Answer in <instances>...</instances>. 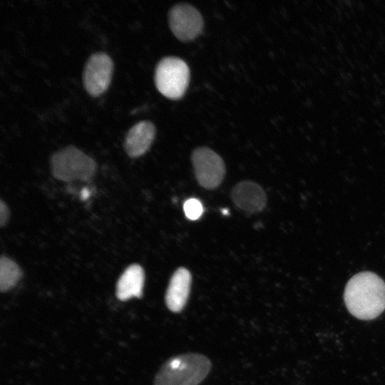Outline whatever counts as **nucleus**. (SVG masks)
Segmentation results:
<instances>
[{
  "label": "nucleus",
  "mask_w": 385,
  "mask_h": 385,
  "mask_svg": "<svg viewBox=\"0 0 385 385\" xmlns=\"http://www.w3.org/2000/svg\"><path fill=\"white\" fill-rule=\"evenodd\" d=\"M145 280L143 267L138 264L128 266L123 272L116 284V296L121 301L132 297H140Z\"/></svg>",
  "instance_id": "9b49d317"
},
{
  "label": "nucleus",
  "mask_w": 385,
  "mask_h": 385,
  "mask_svg": "<svg viewBox=\"0 0 385 385\" xmlns=\"http://www.w3.org/2000/svg\"><path fill=\"white\" fill-rule=\"evenodd\" d=\"M211 368L210 359L200 354H185L168 359L157 373L154 385H198Z\"/></svg>",
  "instance_id": "f03ea898"
},
{
  "label": "nucleus",
  "mask_w": 385,
  "mask_h": 385,
  "mask_svg": "<svg viewBox=\"0 0 385 385\" xmlns=\"http://www.w3.org/2000/svg\"><path fill=\"white\" fill-rule=\"evenodd\" d=\"M344 300L348 311L356 318L375 319L385 309V282L374 272H359L348 281Z\"/></svg>",
  "instance_id": "f257e3e1"
},
{
  "label": "nucleus",
  "mask_w": 385,
  "mask_h": 385,
  "mask_svg": "<svg viewBox=\"0 0 385 385\" xmlns=\"http://www.w3.org/2000/svg\"><path fill=\"white\" fill-rule=\"evenodd\" d=\"M9 210L6 204L2 200H0V225L5 226L9 219Z\"/></svg>",
  "instance_id": "4468645a"
},
{
  "label": "nucleus",
  "mask_w": 385,
  "mask_h": 385,
  "mask_svg": "<svg viewBox=\"0 0 385 385\" xmlns=\"http://www.w3.org/2000/svg\"><path fill=\"white\" fill-rule=\"evenodd\" d=\"M20 267L11 259L1 256L0 258V289L5 292L16 285L22 277Z\"/></svg>",
  "instance_id": "f8f14e48"
},
{
  "label": "nucleus",
  "mask_w": 385,
  "mask_h": 385,
  "mask_svg": "<svg viewBox=\"0 0 385 385\" xmlns=\"http://www.w3.org/2000/svg\"><path fill=\"white\" fill-rule=\"evenodd\" d=\"M189 80V67L180 58H163L155 67V86L158 91L168 98L177 100L183 97L188 88Z\"/></svg>",
  "instance_id": "20e7f679"
},
{
  "label": "nucleus",
  "mask_w": 385,
  "mask_h": 385,
  "mask_svg": "<svg viewBox=\"0 0 385 385\" xmlns=\"http://www.w3.org/2000/svg\"><path fill=\"white\" fill-rule=\"evenodd\" d=\"M228 211H229V210H222V212L223 214H225V215H227V214L229 213Z\"/></svg>",
  "instance_id": "dca6fc26"
},
{
  "label": "nucleus",
  "mask_w": 385,
  "mask_h": 385,
  "mask_svg": "<svg viewBox=\"0 0 385 385\" xmlns=\"http://www.w3.org/2000/svg\"><path fill=\"white\" fill-rule=\"evenodd\" d=\"M230 197L237 207L250 213L262 210L267 204L265 192L252 180L237 183L231 191Z\"/></svg>",
  "instance_id": "6e6552de"
},
{
  "label": "nucleus",
  "mask_w": 385,
  "mask_h": 385,
  "mask_svg": "<svg viewBox=\"0 0 385 385\" xmlns=\"http://www.w3.org/2000/svg\"><path fill=\"white\" fill-rule=\"evenodd\" d=\"M192 276L188 270L179 267L170 278L165 300L168 308L173 312H180L189 297Z\"/></svg>",
  "instance_id": "9d476101"
},
{
  "label": "nucleus",
  "mask_w": 385,
  "mask_h": 385,
  "mask_svg": "<svg viewBox=\"0 0 385 385\" xmlns=\"http://www.w3.org/2000/svg\"><path fill=\"white\" fill-rule=\"evenodd\" d=\"M89 195V192L87 189H84L81 192V196L83 199H86Z\"/></svg>",
  "instance_id": "2eb2a0df"
},
{
  "label": "nucleus",
  "mask_w": 385,
  "mask_h": 385,
  "mask_svg": "<svg viewBox=\"0 0 385 385\" xmlns=\"http://www.w3.org/2000/svg\"><path fill=\"white\" fill-rule=\"evenodd\" d=\"M183 210L186 217L191 220L198 219L203 212L202 203L195 198L187 200L184 203Z\"/></svg>",
  "instance_id": "ddd939ff"
},
{
  "label": "nucleus",
  "mask_w": 385,
  "mask_h": 385,
  "mask_svg": "<svg viewBox=\"0 0 385 385\" xmlns=\"http://www.w3.org/2000/svg\"><path fill=\"white\" fill-rule=\"evenodd\" d=\"M191 161L195 178L202 188L212 190L221 184L225 165L217 153L207 147H199L192 151Z\"/></svg>",
  "instance_id": "39448f33"
},
{
  "label": "nucleus",
  "mask_w": 385,
  "mask_h": 385,
  "mask_svg": "<svg viewBox=\"0 0 385 385\" xmlns=\"http://www.w3.org/2000/svg\"><path fill=\"white\" fill-rule=\"evenodd\" d=\"M155 135V128L151 122L142 120L135 123L125 135V151L133 158L144 155L151 146Z\"/></svg>",
  "instance_id": "1a4fd4ad"
},
{
  "label": "nucleus",
  "mask_w": 385,
  "mask_h": 385,
  "mask_svg": "<svg viewBox=\"0 0 385 385\" xmlns=\"http://www.w3.org/2000/svg\"><path fill=\"white\" fill-rule=\"evenodd\" d=\"M113 62L104 52H96L86 61L82 75L86 91L93 97L104 93L111 81Z\"/></svg>",
  "instance_id": "423d86ee"
},
{
  "label": "nucleus",
  "mask_w": 385,
  "mask_h": 385,
  "mask_svg": "<svg viewBox=\"0 0 385 385\" xmlns=\"http://www.w3.org/2000/svg\"><path fill=\"white\" fill-rule=\"evenodd\" d=\"M171 31L184 42L196 38L202 31L204 21L198 10L188 4H178L168 13Z\"/></svg>",
  "instance_id": "0eeeda50"
},
{
  "label": "nucleus",
  "mask_w": 385,
  "mask_h": 385,
  "mask_svg": "<svg viewBox=\"0 0 385 385\" xmlns=\"http://www.w3.org/2000/svg\"><path fill=\"white\" fill-rule=\"evenodd\" d=\"M51 173L62 181L90 180L96 173V163L78 148L69 145L53 153L50 159Z\"/></svg>",
  "instance_id": "7ed1b4c3"
}]
</instances>
